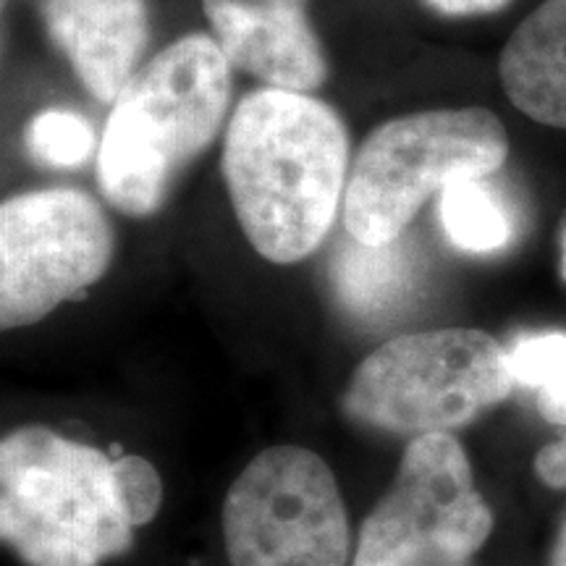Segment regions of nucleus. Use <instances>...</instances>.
I'll return each instance as SVG.
<instances>
[{
  "label": "nucleus",
  "instance_id": "16",
  "mask_svg": "<svg viewBox=\"0 0 566 566\" xmlns=\"http://www.w3.org/2000/svg\"><path fill=\"white\" fill-rule=\"evenodd\" d=\"M118 499L134 527L147 525L158 514L163 501V483L158 470L145 457L113 459Z\"/></svg>",
  "mask_w": 566,
  "mask_h": 566
},
{
  "label": "nucleus",
  "instance_id": "1",
  "mask_svg": "<svg viewBox=\"0 0 566 566\" xmlns=\"http://www.w3.org/2000/svg\"><path fill=\"white\" fill-rule=\"evenodd\" d=\"M349 134L310 92L260 87L226 124L223 179L247 242L279 265L325 242L349 181Z\"/></svg>",
  "mask_w": 566,
  "mask_h": 566
},
{
  "label": "nucleus",
  "instance_id": "13",
  "mask_svg": "<svg viewBox=\"0 0 566 566\" xmlns=\"http://www.w3.org/2000/svg\"><path fill=\"white\" fill-rule=\"evenodd\" d=\"M441 223L462 252H499L512 242V218L485 179H462L441 192Z\"/></svg>",
  "mask_w": 566,
  "mask_h": 566
},
{
  "label": "nucleus",
  "instance_id": "17",
  "mask_svg": "<svg viewBox=\"0 0 566 566\" xmlns=\"http://www.w3.org/2000/svg\"><path fill=\"white\" fill-rule=\"evenodd\" d=\"M535 475L548 488L566 491V433L558 436L537 451L535 457Z\"/></svg>",
  "mask_w": 566,
  "mask_h": 566
},
{
  "label": "nucleus",
  "instance_id": "15",
  "mask_svg": "<svg viewBox=\"0 0 566 566\" xmlns=\"http://www.w3.org/2000/svg\"><path fill=\"white\" fill-rule=\"evenodd\" d=\"M30 155L42 166L80 168L95 153V132L90 122L74 111L51 108L32 118L27 132Z\"/></svg>",
  "mask_w": 566,
  "mask_h": 566
},
{
  "label": "nucleus",
  "instance_id": "18",
  "mask_svg": "<svg viewBox=\"0 0 566 566\" xmlns=\"http://www.w3.org/2000/svg\"><path fill=\"white\" fill-rule=\"evenodd\" d=\"M424 3L443 17H483L501 11L509 0H424Z\"/></svg>",
  "mask_w": 566,
  "mask_h": 566
},
{
  "label": "nucleus",
  "instance_id": "14",
  "mask_svg": "<svg viewBox=\"0 0 566 566\" xmlns=\"http://www.w3.org/2000/svg\"><path fill=\"white\" fill-rule=\"evenodd\" d=\"M506 352L516 384L535 394L537 412L566 428V334H525Z\"/></svg>",
  "mask_w": 566,
  "mask_h": 566
},
{
  "label": "nucleus",
  "instance_id": "20",
  "mask_svg": "<svg viewBox=\"0 0 566 566\" xmlns=\"http://www.w3.org/2000/svg\"><path fill=\"white\" fill-rule=\"evenodd\" d=\"M564 275H566V239H564Z\"/></svg>",
  "mask_w": 566,
  "mask_h": 566
},
{
  "label": "nucleus",
  "instance_id": "5",
  "mask_svg": "<svg viewBox=\"0 0 566 566\" xmlns=\"http://www.w3.org/2000/svg\"><path fill=\"white\" fill-rule=\"evenodd\" d=\"M514 384L509 352L485 331H420L367 354L352 373L344 409L391 433H451L501 405Z\"/></svg>",
  "mask_w": 566,
  "mask_h": 566
},
{
  "label": "nucleus",
  "instance_id": "8",
  "mask_svg": "<svg viewBox=\"0 0 566 566\" xmlns=\"http://www.w3.org/2000/svg\"><path fill=\"white\" fill-rule=\"evenodd\" d=\"M113 260L101 205L76 189H40L0 208V325L40 323L97 283Z\"/></svg>",
  "mask_w": 566,
  "mask_h": 566
},
{
  "label": "nucleus",
  "instance_id": "9",
  "mask_svg": "<svg viewBox=\"0 0 566 566\" xmlns=\"http://www.w3.org/2000/svg\"><path fill=\"white\" fill-rule=\"evenodd\" d=\"M202 11L231 66L265 87L315 92L328 80L307 0H202Z\"/></svg>",
  "mask_w": 566,
  "mask_h": 566
},
{
  "label": "nucleus",
  "instance_id": "6",
  "mask_svg": "<svg viewBox=\"0 0 566 566\" xmlns=\"http://www.w3.org/2000/svg\"><path fill=\"white\" fill-rule=\"evenodd\" d=\"M231 566H346L349 516L323 457L273 446L233 480L223 501Z\"/></svg>",
  "mask_w": 566,
  "mask_h": 566
},
{
  "label": "nucleus",
  "instance_id": "19",
  "mask_svg": "<svg viewBox=\"0 0 566 566\" xmlns=\"http://www.w3.org/2000/svg\"><path fill=\"white\" fill-rule=\"evenodd\" d=\"M551 566H566V525L558 533L554 543V554H551Z\"/></svg>",
  "mask_w": 566,
  "mask_h": 566
},
{
  "label": "nucleus",
  "instance_id": "2",
  "mask_svg": "<svg viewBox=\"0 0 566 566\" xmlns=\"http://www.w3.org/2000/svg\"><path fill=\"white\" fill-rule=\"evenodd\" d=\"M231 69L216 38L187 34L132 76L97 145V181L113 208L134 218L160 208L176 174L221 134Z\"/></svg>",
  "mask_w": 566,
  "mask_h": 566
},
{
  "label": "nucleus",
  "instance_id": "12",
  "mask_svg": "<svg viewBox=\"0 0 566 566\" xmlns=\"http://www.w3.org/2000/svg\"><path fill=\"white\" fill-rule=\"evenodd\" d=\"M334 283L338 300L354 315H386L412 292V252L401 237L388 244H363L352 239L336 254Z\"/></svg>",
  "mask_w": 566,
  "mask_h": 566
},
{
  "label": "nucleus",
  "instance_id": "3",
  "mask_svg": "<svg viewBox=\"0 0 566 566\" xmlns=\"http://www.w3.org/2000/svg\"><path fill=\"white\" fill-rule=\"evenodd\" d=\"M0 535L27 566H101L129 551L134 525L113 459L42 424L0 443Z\"/></svg>",
  "mask_w": 566,
  "mask_h": 566
},
{
  "label": "nucleus",
  "instance_id": "7",
  "mask_svg": "<svg viewBox=\"0 0 566 566\" xmlns=\"http://www.w3.org/2000/svg\"><path fill=\"white\" fill-rule=\"evenodd\" d=\"M491 533L493 512L462 443L451 433L417 436L359 530L352 566H462Z\"/></svg>",
  "mask_w": 566,
  "mask_h": 566
},
{
  "label": "nucleus",
  "instance_id": "10",
  "mask_svg": "<svg viewBox=\"0 0 566 566\" xmlns=\"http://www.w3.org/2000/svg\"><path fill=\"white\" fill-rule=\"evenodd\" d=\"M45 27L90 95L111 105L150 42L145 0H45Z\"/></svg>",
  "mask_w": 566,
  "mask_h": 566
},
{
  "label": "nucleus",
  "instance_id": "11",
  "mask_svg": "<svg viewBox=\"0 0 566 566\" xmlns=\"http://www.w3.org/2000/svg\"><path fill=\"white\" fill-rule=\"evenodd\" d=\"M499 80L527 118L566 129V0H546L516 27L501 51Z\"/></svg>",
  "mask_w": 566,
  "mask_h": 566
},
{
  "label": "nucleus",
  "instance_id": "4",
  "mask_svg": "<svg viewBox=\"0 0 566 566\" xmlns=\"http://www.w3.org/2000/svg\"><path fill=\"white\" fill-rule=\"evenodd\" d=\"M509 134L485 108L407 113L380 124L354 155L344 229L363 244H388L409 229L430 197L504 166Z\"/></svg>",
  "mask_w": 566,
  "mask_h": 566
}]
</instances>
